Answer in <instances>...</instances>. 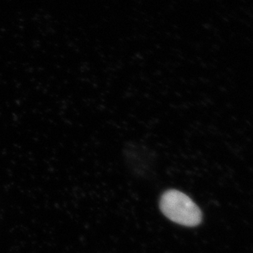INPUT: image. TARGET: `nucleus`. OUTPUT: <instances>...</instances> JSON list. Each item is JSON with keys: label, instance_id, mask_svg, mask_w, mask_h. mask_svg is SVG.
I'll return each instance as SVG.
<instances>
[{"label": "nucleus", "instance_id": "f257e3e1", "mask_svg": "<svg viewBox=\"0 0 253 253\" xmlns=\"http://www.w3.org/2000/svg\"><path fill=\"white\" fill-rule=\"evenodd\" d=\"M161 211L168 219L184 226H197L202 214L199 207L187 195L177 190H169L161 198Z\"/></svg>", "mask_w": 253, "mask_h": 253}]
</instances>
